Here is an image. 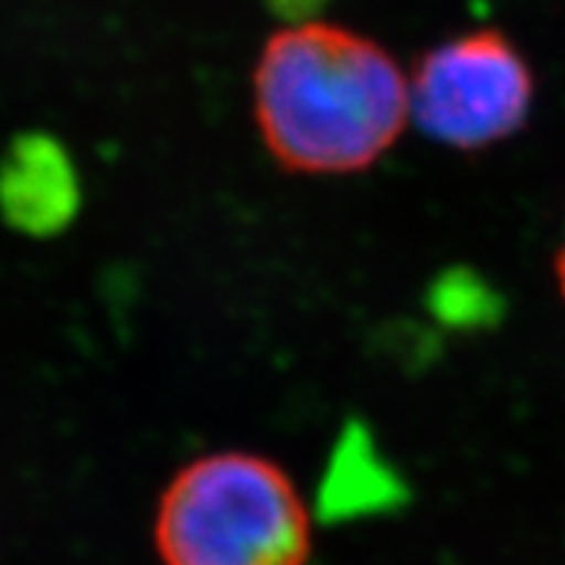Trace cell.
I'll use <instances>...</instances> for the list:
<instances>
[{"label": "cell", "mask_w": 565, "mask_h": 565, "mask_svg": "<svg viewBox=\"0 0 565 565\" xmlns=\"http://www.w3.org/2000/svg\"><path fill=\"white\" fill-rule=\"evenodd\" d=\"M253 118L287 172L353 175L376 164L411 124L408 72L353 29L294 23L258 52Z\"/></svg>", "instance_id": "6da1fadb"}, {"label": "cell", "mask_w": 565, "mask_h": 565, "mask_svg": "<svg viewBox=\"0 0 565 565\" xmlns=\"http://www.w3.org/2000/svg\"><path fill=\"white\" fill-rule=\"evenodd\" d=\"M161 565H308L310 511L290 473L253 451L190 459L152 523Z\"/></svg>", "instance_id": "7a4b0ae2"}, {"label": "cell", "mask_w": 565, "mask_h": 565, "mask_svg": "<svg viewBox=\"0 0 565 565\" xmlns=\"http://www.w3.org/2000/svg\"><path fill=\"white\" fill-rule=\"evenodd\" d=\"M411 124L459 152L488 150L529 124L537 78L523 50L497 29L437 43L408 75Z\"/></svg>", "instance_id": "3957f363"}, {"label": "cell", "mask_w": 565, "mask_h": 565, "mask_svg": "<svg viewBox=\"0 0 565 565\" xmlns=\"http://www.w3.org/2000/svg\"><path fill=\"white\" fill-rule=\"evenodd\" d=\"M78 184L70 158L43 136L18 138L0 161V213L23 233L46 236L72 215Z\"/></svg>", "instance_id": "277c9868"}, {"label": "cell", "mask_w": 565, "mask_h": 565, "mask_svg": "<svg viewBox=\"0 0 565 565\" xmlns=\"http://www.w3.org/2000/svg\"><path fill=\"white\" fill-rule=\"evenodd\" d=\"M554 281H557L559 296L565 299V242L559 244L557 256H554Z\"/></svg>", "instance_id": "5b68a950"}]
</instances>
